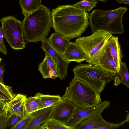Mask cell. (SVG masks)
<instances>
[{
  "label": "cell",
  "instance_id": "6da1fadb",
  "mask_svg": "<svg viewBox=\"0 0 129 129\" xmlns=\"http://www.w3.org/2000/svg\"><path fill=\"white\" fill-rule=\"evenodd\" d=\"M52 27L70 40L78 38L89 25V14L71 5H59L52 9Z\"/></svg>",
  "mask_w": 129,
  "mask_h": 129
},
{
  "label": "cell",
  "instance_id": "7a4b0ae2",
  "mask_svg": "<svg viewBox=\"0 0 129 129\" xmlns=\"http://www.w3.org/2000/svg\"><path fill=\"white\" fill-rule=\"evenodd\" d=\"M22 22L26 43L41 41L48 35L52 27L51 12L42 4L24 17Z\"/></svg>",
  "mask_w": 129,
  "mask_h": 129
},
{
  "label": "cell",
  "instance_id": "3957f363",
  "mask_svg": "<svg viewBox=\"0 0 129 129\" xmlns=\"http://www.w3.org/2000/svg\"><path fill=\"white\" fill-rule=\"evenodd\" d=\"M127 10L126 7L121 6L111 10H93L89 18L92 32L100 30L112 34H123V18Z\"/></svg>",
  "mask_w": 129,
  "mask_h": 129
},
{
  "label": "cell",
  "instance_id": "277c9868",
  "mask_svg": "<svg viewBox=\"0 0 129 129\" xmlns=\"http://www.w3.org/2000/svg\"><path fill=\"white\" fill-rule=\"evenodd\" d=\"M61 98L62 100L69 101L78 107L84 109L94 107L102 102L100 93L96 90L74 77Z\"/></svg>",
  "mask_w": 129,
  "mask_h": 129
},
{
  "label": "cell",
  "instance_id": "5b68a950",
  "mask_svg": "<svg viewBox=\"0 0 129 129\" xmlns=\"http://www.w3.org/2000/svg\"><path fill=\"white\" fill-rule=\"evenodd\" d=\"M73 71L74 78L85 82L100 93L108 83L114 80L115 76L100 67L89 63H80Z\"/></svg>",
  "mask_w": 129,
  "mask_h": 129
},
{
  "label": "cell",
  "instance_id": "8992f818",
  "mask_svg": "<svg viewBox=\"0 0 129 129\" xmlns=\"http://www.w3.org/2000/svg\"><path fill=\"white\" fill-rule=\"evenodd\" d=\"M112 34L102 30H98L90 35L80 37L75 42L81 48L86 56V62L90 63L102 49Z\"/></svg>",
  "mask_w": 129,
  "mask_h": 129
},
{
  "label": "cell",
  "instance_id": "52a82bcc",
  "mask_svg": "<svg viewBox=\"0 0 129 129\" xmlns=\"http://www.w3.org/2000/svg\"><path fill=\"white\" fill-rule=\"evenodd\" d=\"M0 21L5 32L6 41L11 48L15 50L25 48L26 43L22 22L12 16H5Z\"/></svg>",
  "mask_w": 129,
  "mask_h": 129
},
{
  "label": "cell",
  "instance_id": "ba28073f",
  "mask_svg": "<svg viewBox=\"0 0 129 129\" xmlns=\"http://www.w3.org/2000/svg\"><path fill=\"white\" fill-rule=\"evenodd\" d=\"M111 102L105 101L98 105L88 109H82L78 107L73 112L65 124L69 127L71 129H75L83 120L93 113L96 112L101 113L106 108L109 107Z\"/></svg>",
  "mask_w": 129,
  "mask_h": 129
},
{
  "label": "cell",
  "instance_id": "9c48e42d",
  "mask_svg": "<svg viewBox=\"0 0 129 129\" xmlns=\"http://www.w3.org/2000/svg\"><path fill=\"white\" fill-rule=\"evenodd\" d=\"M41 48L50 55L56 67L61 80H64L67 76V71L70 62L66 60L62 54L55 50L50 45L48 39L45 38L41 41Z\"/></svg>",
  "mask_w": 129,
  "mask_h": 129
},
{
  "label": "cell",
  "instance_id": "30bf717a",
  "mask_svg": "<svg viewBox=\"0 0 129 129\" xmlns=\"http://www.w3.org/2000/svg\"><path fill=\"white\" fill-rule=\"evenodd\" d=\"M89 63L100 67L114 76L117 72L115 62L104 46Z\"/></svg>",
  "mask_w": 129,
  "mask_h": 129
},
{
  "label": "cell",
  "instance_id": "8fae6325",
  "mask_svg": "<svg viewBox=\"0 0 129 129\" xmlns=\"http://www.w3.org/2000/svg\"><path fill=\"white\" fill-rule=\"evenodd\" d=\"M26 96L18 93L12 99L5 102L4 110L7 112L18 115L22 118L27 116L25 108Z\"/></svg>",
  "mask_w": 129,
  "mask_h": 129
},
{
  "label": "cell",
  "instance_id": "7c38bea8",
  "mask_svg": "<svg viewBox=\"0 0 129 129\" xmlns=\"http://www.w3.org/2000/svg\"><path fill=\"white\" fill-rule=\"evenodd\" d=\"M78 107L70 101L62 100L54 107L51 118L65 124L73 112Z\"/></svg>",
  "mask_w": 129,
  "mask_h": 129
},
{
  "label": "cell",
  "instance_id": "4fadbf2b",
  "mask_svg": "<svg viewBox=\"0 0 129 129\" xmlns=\"http://www.w3.org/2000/svg\"><path fill=\"white\" fill-rule=\"evenodd\" d=\"M45 52V57L39 64L38 70L44 79L50 78L55 79L59 78L56 67L52 58L47 52Z\"/></svg>",
  "mask_w": 129,
  "mask_h": 129
},
{
  "label": "cell",
  "instance_id": "5bb4252c",
  "mask_svg": "<svg viewBox=\"0 0 129 129\" xmlns=\"http://www.w3.org/2000/svg\"><path fill=\"white\" fill-rule=\"evenodd\" d=\"M110 123L104 119L102 113L96 112L83 120L75 129H100Z\"/></svg>",
  "mask_w": 129,
  "mask_h": 129
},
{
  "label": "cell",
  "instance_id": "9a60e30c",
  "mask_svg": "<svg viewBox=\"0 0 129 129\" xmlns=\"http://www.w3.org/2000/svg\"><path fill=\"white\" fill-rule=\"evenodd\" d=\"M111 56L115 62L117 67V72L120 68L122 59L123 57L120 45L118 42V37L112 35L108 39L104 46Z\"/></svg>",
  "mask_w": 129,
  "mask_h": 129
},
{
  "label": "cell",
  "instance_id": "2e32d148",
  "mask_svg": "<svg viewBox=\"0 0 129 129\" xmlns=\"http://www.w3.org/2000/svg\"><path fill=\"white\" fill-rule=\"evenodd\" d=\"M62 55L65 59L70 62L73 61L80 63L86 59L84 52L75 42H71Z\"/></svg>",
  "mask_w": 129,
  "mask_h": 129
},
{
  "label": "cell",
  "instance_id": "e0dca14e",
  "mask_svg": "<svg viewBox=\"0 0 129 129\" xmlns=\"http://www.w3.org/2000/svg\"><path fill=\"white\" fill-rule=\"evenodd\" d=\"M54 107L45 108L36 112L34 117L26 129H38L42 124L51 118Z\"/></svg>",
  "mask_w": 129,
  "mask_h": 129
},
{
  "label": "cell",
  "instance_id": "ac0fdd59",
  "mask_svg": "<svg viewBox=\"0 0 129 129\" xmlns=\"http://www.w3.org/2000/svg\"><path fill=\"white\" fill-rule=\"evenodd\" d=\"M48 39L51 46L61 54L64 52L71 42L68 38L55 32L52 34Z\"/></svg>",
  "mask_w": 129,
  "mask_h": 129
},
{
  "label": "cell",
  "instance_id": "d6986e66",
  "mask_svg": "<svg viewBox=\"0 0 129 129\" xmlns=\"http://www.w3.org/2000/svg\"><path fill=\"white\" fill-rule=\"evenodd\" d=\"M38 100V110L57 105L61 101L59 95L44 94L39 92L35 95Z\"/></svg>",
  "mask_w": 129,
  "mask_h": 129
},
{
  "label": "cell",
  "instance_id": "ffe728a7",
  "mask_svg": "<svg viewBox=\"0 0 129 129\" xmlns=\"http://www.w3.org/2000/svg\"><path fill=\"white\" fill-rule=\"evenodd\" d=\"M114 80L115 86L123 84L129 89V75L125 62H121L120 69L116 74Z\"/></svg>",
  "mask_w": 129,
  "mask_h": 129
},
{
  "label": "cell",
  "instance_id": "44dd1931",
  "mask_svg": "<svg viewBox=\"0 0 129 129\" xmlns=\"http://www.w3.org/2000/svg\"><path fill=\"white\" fill-rule=\"evenodd\" d=\"M19 4L24 17L31 14L42 5L41 0H19Z\"/></svg>",
  "mask_w": 129,
  "mask_h": 129
},
{
  "label": "cell",
  "instance_id": "7402d4cb",
  "mask_svg": "<svg viewBox=\"0 0 129 129\" xmlns=\"http://www.w3.org/2000/svg\"><path fill=\"white\" fill-rule=\"evenodd\" d=\"M38 129H71L69 126L53 118H50L43 123Z\"/></svg>",
  "mask_w": 129,
  "mask_h": 129
},
{
  "label": "cell",
  "instance_id": "603a6c76",
  "mask_svg": "<svg viewBox=\"0 0 129 129\" xmlns=\"http://www.w3.org/2000/svg\"><path fill=\"white\" fill-rule=\"evenodd\" d=\"M38 100L35 96L27 98L25 104V110L28 115L31 114L38 110Z\"/></svg>",
  "mask_w": 129,
  "mask_h": 129
},
{
  "label": "cell",
  "instance_id": "cb8c5ba5",
  "mask_svg": "<svg viewBox=\"0 0 129 129\" xmlns=\"http://www.w3.org/2000/svg\"><path fill=\"white\" fill-rule=\"evenodd\" d=\"M98 2L96 0H82L72 5L75 7L83 9L86 12H89L96 7Z\"/></svg>",
  "mask_w": 129,
  "mask_h": 129
},
{
  "label": "cell",
  "instance_id": "d4e9b609",
  "mask_svg": "<svg viewBox=\"0 0 129 129\" xmlns=\"http://www.w3.org/2000/svg\"><path fill=\"white\" fill-rule=\"evenodd\" d=\"M35 112L29 115L20 121L12 126L11 129H26V127L34 117Z\"/></svg>",
  "mask_w": 129,
  "mask_h": 129
},
{
  "label": "cell",
  "instance_id": "484cf974",
  "mask_svg": "<svg viewBox=\"0 0 129 129\" xmlns=\"http://www.w3.org/2000/svg\"><path fill=\"white\" fill-rule=\"evenodd\" d=\"M0 92L6 96L9 100L13 99L16 95L13 92L12 87L0 83Z\"/></svg>",
  "mask_w": 129,
  "mask_h": 129
},
{
  "label": "cell",
  "instance_id": "4316f807",
  "mask_svg": "<svg viewBox=\"0 0 129 129\" xmlns=\"http://www.w3.org/2000/svg\"><path fill=\"white\" fill-rule=\"evenodd\" d=\"M12 114L6 112L0 115V129L8 127L9 121Z\"/></svg>",
  "mask_w": 129,
  "mask_h": 129
},
{
  "label": "cell",
  "instance_id": "83f0119b",
  "mask_svg": "<svg viewBox=\"0 0 129 129\" xmlns=\"http://www.w3.org/2000/svg\"><path fill=\"white\" fill-rule=\"evenodd\" d=\"M129 121V114L128 113L126 115V119L124 121L118 123H111L106 126L101 127L100 129H113L123 126L126 122Z\"/></svg>",
  "mask_w": 129,
  "mask_h": 129
},
{
  "label": "cell",
  "instance_id": "f1b7e54d",
  "mask_svg": "<svg viewBox=\"0 0 129 129\" xmlns=\"http://www.w3.org/2000/svg\"><path fill=\"white\" fill-rule=\"evenodd\" d=\"M22 119L18 115L12 114L9 121L8 127H11L14 124L20 121Z\"/></svg>",
  "mask_w": 129,
  "mask_h": 129
},
{
  "label": "cell",
  "instance_id": "f546056e",
  "mask_svg": "<svg viewBox=\"0 0 129 129\" xmlns=\"http://www.w3.org/2000/svg\"><path fill=\"white\" fill-rule=\"evenodd\" d=\"M4 71V66L1 65L0 63V83L3 84H5L3 80Z\"/></svg>",
  "mask_w": 129,
  "mask_h": 129
},
{
  "label": "cell",
  "instance_id": "4dcf8cb0",
  "mask_svg": "<svg viewBox=\"0 0 129 129\" xmlns=\"http://www.w3.org/2000/svg\"><path fill=\"white\" fill-rule=\"evenodd\" d=\"M5 33L4 29L2 26L0 27V40L3 44L5 45L3 41V38H5Z\"/></svg>",
  "mask_w": 129,
  "mask_h": 129
},
{
  "label": "cell",
  "instance_id": "1f68e13d",
  "mask_svg": "<svg viewBox=\"0 0 129 129\" xmlns=\"http://www.w3.org/2000/svg\"><path fill=\"white\" fill-rule=\"evenodd\" d=\"M0 52L6 55H7V49L5 45L2 43L0 40Z\"/></svg>",
  "mask_w": 129,
  "mask_h": 129
},
{
  "label": "cell",
  "instance_id": "d6a6232c",
  "mask_svg": "<svg viewBox=\"0 0 129 129\" xmlns=\"http://www.w3.org/2000/svg\"><path fill=\"white\" fill-rule=\"evenodd\" d=\"M5 102L0 100V115L6 112L4 110V105Z\"/></svg>",
  "mask_w": 129,
  "mask_h": 129
},
{
  "label": "cell",
  "instance_id": "836d02e7",
  "mask_svg": "<svg viewBox=\"0 0 129 129\" xmlns=\"http://www.w3.org/2000/svg\"><path fill=\"white\" fill-rule=\"evenodd\" d=\"M0 100L6 102L9 101L8 98L6 96L0 92Z\"/></svg>",
  "mask_w": 129,
  "mask_h": 129
},
{
  "label": "cell",
  "instance_id": "e575fe53",
  "mask_svg": "<svg viewBox=\"0 0 129 129\" xmlns=\"http://www.w3.org/2000/svg\"><path fill=\"white\" fill-rule=\"evenodd\" d=\"M116 2L120 4H129V0H115Z\"/></svg>",
  "mask_w": 129,
  "mask_h": 129
},
{
  "label": "cell",
  "instance_id": "d590c367",
  "mask_svg": "<svg viewBox=\"0 0 129 129\" xmlns=\"http://www.w3.org/2000/svg\"><path fill=\"white\" fill-rule=\"evenodd\" d=\"M98 1H101L102 2H107L108 0H96Z\"/></svg>",
  "mask_w": 129,
  "mask_h": 129
},
{
  "label": "cell",
  "instance_id": "8d00e7d4",
  "mask_svg": "<svg viewBox=\"0 0 129 129\" xmlns=\"http://www.w3.org/2000/svg\"><path fill=\"white\" fill-rule=\"evenodd\" d=\"M2 59L0 55V63L1 62Z\"/></svg>",
  "mask_w": 129,
  "mask_h": 129
}]
</instances>
